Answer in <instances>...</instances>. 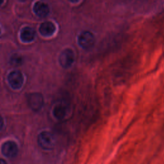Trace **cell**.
I'll return each instance as SVG.
<instances>
[{"label":"cell","instance_id":"7","mask_svg":"<svg viewBox=\"0 0 164 164\" xmlns=\"http://www.w3.org/2000/svg\"><path fill=\"white\" fill-rule=\"evenodd\" d=\"M35 13L40 17H46L49 12V8L48 5L42 2H37L33 7Z\"/></svg>","mask_w":164,"mask_h":164},{"label":"cell","instance_id":"10","mask_svg":"<svg viewBox=\"0 0 164 164\" xmlns=\"http://www.w3.org/2000/svg\"><path fill=\"white\" fill-rule=\"evenodd\" d=\"M67 107L63 104H58L53 110V115L56 119L59 120L64 119L65 116L67 115Z\"/></svg>","mask_w":164,"mask_h":164},{"label":"cell","instance_id":"4","mask_svg":"<svg viewBox=\"0 0 164 164\" xmlns=\"http://www.w3.org/2000/svg\"><path fill=\"white\" fill-rule=\"evenodd\" d=\"M28 102L31 109L34 111H39L43 105L44 99L40 94L33 93L28 96Z\"/></svg>","mask_w":164,"mask_h":164},{"label":"cell","instance_id":"1","mask_svg":"<svg viewBox=\"0 0 164 164\" xmlns=\"http://www.w3.org/2000/svg\"><path fill=\"white\" fill-rule=\"evenodd\" d=\"M38 144L43 149L51 150L55 146V138L49 132L43 131L38 137Z\"/></svg>","mask_w":164,"mask_h":164},{"label":"cell","instance_id":"12","mask_svg":"<svg viewBox=\"0 0 164 164\" xmlns=\"http://www.w3.org/2000/svg\"><path fill=\"white\" fill-rule=\"evenodd\" d=\"M3 126V119L2 117L0 115V130H1Z\"/></svg>","mask_w":164,"mask_h":164},{"label":"cell","instance_id":"11","mask_svg":"<svg viewBox=\"0 0 164 164\" xmlns=\"http://www.w3.org/2000/svg\"><path fill=\"white\" fill-rule=\"evenodd\" d=\"M22 62H23V58L20 55L15 54L12 56L10 58V63L12 65H18L21 64Z\"/></svg>","mask_w":164,"mask_h":164},{"label":"cell","instance_id":"9","mask_svg":"<svg viewBox=\"0 0 164 164\" xmlns=\"http://www.w3.org/2000/svg\"><path fill=\"white\" fill-rule=\"evenodd\" d=\"M35 37V31L30 27L23 28L21 33V39L25 42H29L32 41Z\"/></svg>","mask_w":164,"mask_h":164},{"label":"cell","instance_id":"6","mask_svg":"<svg viewBox=\"0 0 164 164\" xmlns=\"http://www.w3.org/2000/svg\"><path fill=\"white\" fill-rule=\"evenodd\" d=\"M8 80L10 86L15 89H20L23 83L24 78L21 72L18 71H12L8 75Z\"/></svg>","mask_w":164,"mask_h":164},{"label":"cell","instance_id":"2","mask_svg":"<svg viewBox=\"0 0 164 164\" xmlns=\"http://www.w3.org/2000/svg\"><path fill=\"white\" fill-rule=\"evenodd\" d=\"M78 42L82 48L89 49L95 43V37L94 34L89 31H83L79 35Z\"/></svg>","mask_w":164,"mask_h":164},{"label":"cell","instance_id":"5","mask_svg":"<svg viewBox=\"0 0 164 164\" xmlns=\"http://www.w3.org/2000/svg\"><path fill=\"white\" fill-rule=\"evenodd\" d=\"M1 152L7 158H14L18 153V147L13 141H7L1 146Z\"/></svg>","mask_w":164,"mask_h":164},{"label":"cell","instance_id":"14","mask_svg":"<svg viewBox=\"0 0 164 164\" xmlns=\"http://www.w3.org/2000/svg\"><path fill=\"white\" fill-rule=\"evenodd\" d=\"M3 3V1H0V3Z\"/></svg>","mask_w":164,"mask_h":164},{"label":"cell","instance_id":"13","mask_svg":"<svg viewBox=\"0 0 164 164\" xmlns=\"http://www.w3.org/2000/svg\"><path fill=\"white\" fill-rule=\"evenodd\" d=\"M0 164H7V163L5 160L0 158Z\"/></svg>","mask_w":164,"mask_h":164},{"label":"cell","instance_id":"8","mask_svg":"<svg viewBox=\"0 0 164 164\" xmlns=\"http://www.w3.org/2000/svg\"><path fill=\"white\" fill-rule=\"evenodd\" d=\"M56 28L54 24L51 22H45L40 25L39 31L44 36H51L55 33Z\"/></svg>","mask_w":164,"mask_h":164},{"label":"cell","instance_id":"3","mask_svg":"<svg viewBox=\"0 0 164 164\" xmlns=\"http://www.w3.org/2000/svg\"><path fill=\"white\" fill-rule=\"evenodd\" d=\"M74 62V53L71 49H65L59 56V62L62 67L69 68L71 67Z\"/></svg>","mask_w":164,"mask_h":164}]
</instances>
